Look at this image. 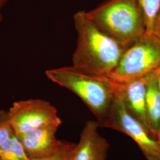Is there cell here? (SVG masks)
I'll return each mask as SVG.
<instances>
[{
	"mask_svg": "<svg viewBox=\"0 0 160 160\" xmlns=\"http://www.w3.org/2000/svg\"><path fill=\"white\" fill-rule=\"evenodd\" d=\"M74 22L77 41L72 66L88 74L108 76L129 45L98 26L84 11L75 14Z\"/></svg>",
	"mask_w": 160,
	"mask_h": 160,
	"instance_id": "6da1fadb",
	"label": "cell"
},
{
	"mask_svg": "<svg viewBox=\"0 0 160 160\" xmlns=\"http://www.w3.org/2000/svg\"><path fill=\"white\" fill-rule=\"evenodd\" d=\"M52 82L74 92L97 118L100 127L107 118L119 84L107 75L88 74L74 67L48 69Z\"/></svg>",
	"mask_w": 160,
	"mask_h": 160,
	"instance_id": "7a4b0ae2",
	"label": "cell"
},
{
	"mask_svg": "<svg viewBox=\"0 0 160 160\" xmlns=\"http://www.w3.org/2000/svg\"><path fill=\"white\" fill-rule=\"evenodd\" d=\"M86 14L105 32L128 45L146 31L138 0H107Z\"/></svg>",
	"mask_w": 160,
	"mask_h": 160,
	"instance_id": "3957f363",
	"label": "cell"
},
{
	"mask_svg": "<svg viewBox=\"0 0 160 160\" xmlns=\"http://www.w3.org/2000/svg\"><path fill=\"white\" fill-rule=\"evenodd\" d=\"M160 66V38L145 32L127 48L117 67L108 75L124 85L154 72Z\"/></svg>",
	"mask_w": 160,
	"mask_h": 160,
	"instance_id": "277c9868",
	"label": "cell"
},
{
	"mask_svg": "<svg viewBox=\"0 0 160 160\" xmlns=\"http://www.w3.org/2000/svg\"><path fill=\"white\" fill-rule=\"evenodd\" d=\"M102 127L119 132L131 138L147 160H160V145L126 108L121 86L116 92L109 114Z\"/></svg>",
	"mask_w": 160,
	"mask_h": 160,
	"instance_id": "5b68a950",
	"label": "cell"
},
{
	"mask_svg": "<svg viewBox=\"0 0 160 160\" xmlns=\"http://www.w3.org/2000/svg\"><path fill=\"white\" fill-rule=\"evenodd\" d=\"M8 120L16 135L60 121L57 109L40 99L15 102L7 111Z\"/></svg>",
	"mask_w": 160,
	"mask_h": 160,
	"instance_id": "8992f818",
	"label": "cell"
},
{
	"mask_svg": "<svg viewBox=\"0 0 160 160\" xmlns=\"http://www.w3.org/2000/svg\"><path fill=\"white\" fill-rule=\"evenodd\" d=\"M61 123L60 120L16 135L30 160L43 159L55 153L60 142L56 133Z\"/></svg>",
	"mask_w": 160,
	"mask_h": 160,
	"instance_id": "52a82bcc",
	"label": "cell"
},
{
	"mask_svg": "<svg viewBox=\"0 0 160 160\" xmlns=\"http://www.w3.org/2000/svg\"><path fill=\"white\" fill-rule=\"evenodd\" d=\"M99 127L97 121L86 122L80 140L72 150V160H107L110 145L98 133Z\"/></svg>",
	"mask_w": 160,
	"mask_h": 160,
	"instance_id": "ba28073f",
	"label": "cell"
},
{
	"mask_svg": "<svg viewBox=\"0 0 160 160\" xmlns=\"http://www.w3.org/2000/svg\"><path fill=\"white\" fill-rule=\"evenodd\" d=\"M147 79L148 75L133 80L121 85V90L126 108L153 137L149 125L146 103Z\"/></svg>",
	"mask_w": 160,
	"mask_h": 160,
	"instance_id": "9c48e42d",
	"label": "cell"
},
{
	"mask_svg": "<svg viewBox=\"0 0 160 160\" xmlns=\"http://www.w3.org/2000/svg\"><path fill=\"white\" fill-rule=\"evenodd\" d=\"M146 103L150 130L156 139L160 122V88L154 72L148 75Z\"/></svg>",
	"mask_w": 160,
	"mask_h": 160,
	"instance_id": "30bf717a",
	"label": "cell"
},
{
	"mask_svg": "<svg viewBox=\"0 0 160 160\" xmlns=\"http://www.w3.org/2000/svg\"><path fill=\"white\" fill-rule=\"evenodd\" d=\"M0 160H30L15 133L1 147Z\"/></svg>",
	"mask_w": 160,
	"mask_h": 160,
	"instance_id": "8fae6325",
	"label": "cell"
},
{
	"mask_svg": "<svg viewBox=\"0 0 160 160\" xmlns=\"http://www.w3.org/2000/svg\"><path fill=\"white\" fill-rule=\"evenodd\" d=\"M143 10L146 32H152L155 19L158 11L160 0H138Z\"/></svg>",
	"mask_w": 160,
	"mask_h": 160,
	"instance_id": "7c38bea8",
	"label": "cell"
},
{
	"mask_svg": "<svg viewBox=\"0 0 160 160\" xmlns=\"http://www.w3.org/2000/svg\"><path fill=\"white\" fill-rule=\"evenodd\" d=\"M75 143L60 141L59 146L54 154L43 159L38 160H72V150Z\"/></svg>",
	"mask_w": 160,
	"mask_h": 160,
	"instance_id": "4fadbf2b",
	"label": "cell"
},
{
	"mask_svg": "<svg viewBox=\"0 0 160 160\" xmlns=\"http://www.w3.org/2000/svg\"><path fill=\"white\" fill-rule=\"evenodd\" d=\"M14 134L8 120L7 111H0V148L6 141Z\"/></svg>",
	"mask_w": 160,
	"mask_h": 160,
	"instance_id": "5bb4252c",
	"label": "cell"
},
{
	"mask_svg": "<svg viewBox=\"0 0 160 160\" xmlns=\"http://www.w3.org/2000/svg\"><path fill=\"white\" fill-rule=\"evenodd\" d=\"M152 32L160 38V4L158 11L155 19Z\"/></svg>",
	"mask_w": 160,
	"mask_h": 160,
	"instance_id": "9a60e30c",
	"label": "cell"
},
{
	"mask_svg": "<svg viewBox=\"0 0 160 160\" xmlns=\"http://www.w3.org/2000/svg\"><path fill=\"white\" fill-rule=\"evenodd\" d=\"M8 1L9 0H0V22L2 21V18H3L2 13H1V10L6 4L8 2Z\"/></svg>",
	"mask_w": 160,
	"mask_h": 160,
	"instance_id": "2e32d148",
	"label": "cell"
},
{
	"mask_svg": "<svg viewBox=\"0 0 160 160\" xmlns=\"http://www.w3.org/2000/svg\"><path fill=\"white\" fill-rule=\"evenodd\" d=\"M154 72L155 77H156L157 82H158V86L160 88V66Z\"/></svg>",
	"mask_w": 160,
	"mask_h": 160,
	"instance_id": "e0dca14e",
	"label": "cell"
},
{
	"mask_svg": "<svg viewBox=\"0 0 160 160\" xmlns=\"http://www.w3.org/2000/svg\"><path fill=\"white\" fill-rule=\"evenodd\" d=\"M156 139H157V141H158V142L160 145V122L159 128H158V132H157V135H156Z\"/></svg>",
	"mask_w": 160,
	"mask_h": 160,
	"instance_id": "ac0fdd59",
	"label": "cell"
}]
</instances>
